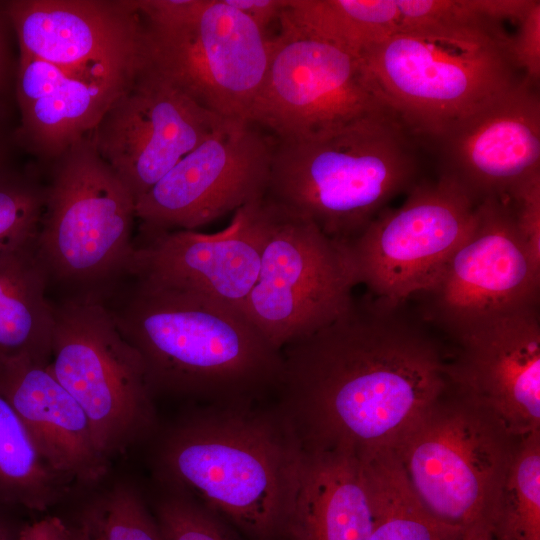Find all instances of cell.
Returning <instances> with one entry per match:
<instances>
[{
    "mask_svg": "<svg viewBox=\"0 0 540 540\" xmlns=\"http://www.w3.org/2000/svg\"><path fill=\"white\" fill-rule=\"evenodd\" d=\"M18 540H72L71 528L56 516L24 523Z\"/></svg>",
    "mask_w": 540,
    "mask_h": 540,
    "instance_id": "cell-33",
    "label": "cell"
},
{
    "mask_svg": "<svg viewBox=\"0 0 540 540\" xmlns=\"http://www.w3.org/2000/svg\"><path fill=\"white\" fill-rule=\"evenodd\" d=\"M92 134L54 161L36 240L49 273L81 282L127 269L134 249L136 202L98 154Z\"/></svg>",
    "mask_w": 540,
    "mask_h": 540,
    "instance_id": "cell-11",
    "label": "cell"
},
{
    "mask_svg": "<svg viewBox=\"0 0 540 540\" xmlns=\"http://www.w3.org/2000/svg\"><path fill=\"white\" fill-rule=\"evenodd\" d=\"M520 437L450 382L390 448L424 508L464 531L489 524Z\"/></svg>",
    "mask_w": 540,
    "mask_h": 540,
    "instance_id": "cell-6",
    "label": "cell"
},
{
    "mask_svg": "<svg viewBox=\"0 0 540 540\" xmlns=\"http://www.w3.org/2000/svg\"><path fill=\"white\" fill-rule=\"evenodd\" d=\"M155 518L165 540H245L223 519L173 491L158 502Z\"/></svg>",
    "mask_w": 540,
    "mask_h": 540,
    "instance_id": "cell-29",
    "label": "cell"
},
{
    "mask_svg": "<svg viewBox=\"0 0 540 540\" xmlns=\"http://www.w3.org/2000/svg\"><path fill=\"white\" fill-rule=\"evenodd\" d=\"M19 52L65 71L133 79L144 66L137 0H10Z\"/></svg>",
    "mask_w": 540,
    "mask_h": 540,
    "instance_id": "cell-16",
    "label": "cell"
},
{
    "mask_svg": "<svg viewBox=\"0 0 540 540\" xmlns=\"http://www.w3.org/2000/svg\"><path fill=\"white\" fill-rule=\"evenodd\" d=\"M305 448L288 414L262 401L205 404L180 419L157 453L170 491L250 540H282Z\"/></svg>",
    "mask_w": 540,
    "mask_h": 540,
    "instance_id": "cell-2",
    "label": "cell"
},
{
    "mask_svg": "<svg viewBox=\"0 0 540 540\" xmlns=\"http://www.w3.org/2000/svg\"><path fill=\"white\" fill-rule=\"evenodd\" d=\"M0 394L57 474L81 483L106 474L109 459L99 450L85 412L47 364L25 357L0 361Z\"/></svg>",
    "mask_w": 540,
    "mask_h": 540,
    "instance_id": "cell-21",
    "label": "cell"
},
{
    "mask_svg": "<svg viewBox=\"0 0 540 540\" xmlns=\"http://www.w3.org/2000/svg\"><path fill=\"white\" fill-rule=\"evenodd\" d=\"M448 376L516 436L540 429L538 306L493 318L453 341Z\"/></svg>",
    "mask_w": 540,
    "mask_h": 540,
    "instance_id": "cell-19",
    "label": "cell"
},
{
    "mask_svg": "<svg viewBox=\"0 0 540 540\" xmlns=\"http://www.w3.org/2000/svg\"><path fill=\"white\" fill-rule=\"evenodd\" d=\"M419 145L392 111L322 137L275 141L265 197L348 243L419 180Z\"/></svg>",
    "mask_w": 540,
    "mask_h": 540,
    "instance_id": "cell-5",
    "label": "cell"
},
{
    "mask_svg": "<svg viewBox=\"0 0 540 540\" xmlns=\"http://www.w3.org/2000/svg\"><path fill=\"white\" fill-rule=\"evenodd\" d=\"M144 67L201 107L246 120L267 72L271 38L225 0H137Z\"/></svg>",
    "mask_w": 540,
    "mask_h": 540,
    "instance_id": "cell-7",
    "label": "cell"
},
{
    "mask_svg": "<svg viewBox=\"0 0 540 540\" xmlns=\"http://www.w3.org/2000/svg\"><path fill=\"white\" fill-rule=\"evenodd\" d=\"M0 95V172L11 167L10 159L12 148L16 144L15 130L10 122L7 105Z\"/></svg>",
    "mask_w": 540,
    "mask_h": 540,
    "instance_id": "cell-34",
    "label": "cell"
},
{
    "mask_svg": "<svg viewBox=\"0 0 540 540\" xmlns=\"http://www.w3.org/2000/svg\"><path fill=\"white\" fill-rule=\"evenodd\" d=\"M68 483L47 464L0 394V504L42 512L60 499Z\"/></svg>",
    "mask_w": 540,
    "mask_h": 540,
    "instance_id": "cell-25",
    "label": "cell"
},
{
    "mask_svg": "<svg viewBox=\"0 0 540 540\" xmlns=\"http://www.w3.org/2000/svg\"><path fill=\"white\" fill-rule=\"evenodd\" d=\"M246 120L225 119L135 204L151 230H195L265 196L275 140Z\"/></svg>",
    "mask_w": 540,
    "mask_h": 540,
    "instance_id": "cell-14",
    "label": "cell"
},
{
    "mask_svg": "<svg viewBox=\"0 0 540 540\" xmlns=\"http://www.w3.org/2000/svg\"><path fill=\"white\" fill-rule=\"evenodd\" d=\"M539 288L540 257L508 197H489L477 204L470 232L432 282L410 299L428 325L454 341L493 318L538 306Z\"/></svg>",
    "mask_w": 540,
    "mask_h": 540,
    "instance_id": "cell-12",
    "label": "cell"
},
{
    "mask_svg": "<svg viewBox=\"0 0 540 540\" xmlns=\"http://www.w3.org/2000/svg\"><path fill=\"white\" fill-rule=\"evenodd\" d=\"M79 525L91 540H165L141 496L125 485L104 494L84 513Z\"/></svg>",
    "mask_w": 540,
    "mask_h": 540,
    "instance_id": "cell-27",
    "label": "cell"
},
{
    "mask_svg": "<svg viewBox=\"0 0 540 540\" xmlns=\"http://www.w3.org/2000/svg\"><path fill=\"white\" fill-rule=\"evenodd\" d=\"M46 187L12 166L0 172V240L38 236Z\"/></svg>",
    "mask_w": 540,
    "mask_h": 540,
    "instance_id": "cell-28",
    "label": "cell"
},
{
    "mask_svg": "<svg viewBox=\"0 0 540 540\" xmlns=\"http://www.w3.org/2000/svg\"><path fill=\"white\" fill-rule=\"evenodd\" d=\"M281 352L278 404L305 449L390 447L450 383L432 327L408 301L368 292Z\"/></svg>",
    "mask_w": 540,
    "mask_h": 540,
    "instance_id": "cell-1",
    "label": "cell"
},
{
    "mask_svg": "<svg viewBox=\"0 0 540 540\" xmlns=\"http://www.w3.org/2000/svg\"><path fill=\"white\" fill-rule=\"evenodd\" d=\"M133 79H101L77 75L19 53L15 94L20 123L18 146L55 161L91 135Z\"/></svg>",
    "mask_w": 540,
    "mask_h": 540,
    "instance_id": "cell-20",
    "label": "cell"
},
{
    "mask_svg": "<svg viewBox=\"0 0 540 540\" xmlns=\"http://www.w3.org/2000/svg\"><path fill=\"white\" fill-rule=\"evenodd\" d=\"M502 21L485 15L392 35L360 52L388 107L430 145L524 77Z\"/></svg>",
    "mask_w": 540,
    "mask_h": 540,
    "instance_id": "cell-4",
    "label": "cell"
},
{
    "mask_svg": "<svg viewBox=\"0 0 540 540\" xmlns=\"http://www.w3.org/2000/svg\"><path fill=\"white\" fill-rule=\"evenodd\" d=\"M9 23L4 1H0V95L3 96L10 76V58L6 40V26Z\"/></svg>",
    "mask_w": 540,
    "mask_h": 540,
    "instance_id": "cell-35",
    "label": "cell"
},
{
    "mask_svg": "<svg viewBox=\"0 0 540 540\" xmlns=\"http://www.w3.org/2000/svg\"><path fill=\"white\" fill-rule=\"evenodd\" d=\"M518 29L511 36L510 47L514 61L524 80L538 86L540 78V1L530 0L516 20Z\"/></svg>",
    "mask_w": 540,
    "mask_h": 540,
    "instance_id": "cell-30",
    "label": "cell"
},
{
    "mask_svg": "<svg viewBox=\"0 0 540 540\" xmlns=\"http://www.w3.org/2000/svg\"><path fill=\"white\" fill-rule=\"evenodd\" d=\"M371 501L368 540H461L421 504L390 447L359 454Z\"/></svg>",
    "mask_w": 540,
    "mask_h": 540,
    "instance_id": "cell-24",
    "label": "cell"
},
{
    "mask_svg": "<svg viewBox=\"0 0 540 540\" xmlns=\"http://www.w3.org/2000/svg\"><path fill=\"white\" fill-rule=\"evenodd\" d=\"M488 525L492 540H540V429L520 437Z\"/></svg>",
    "mask_w": 540,
    "mask_h": 540,
    "instance_id": "cell-26",
    "label": "cell"
},
{
    "mask_svg": "<svg viewBox=\"0 0 540 540\" xmlns=\"http://www.w3.org/2000/svg\"><path fill=\"white\" fill-rule=\"evenodd\" d=\"M439 175L476 204L505 197L540 173V96L524 78L499 99L428 145Z\"/></svg>",
    "mask_w": 540,
    "mask_h": 540,
    "instance_id": "cell-18",
    "label": "cell"
},
{
    "mask_svg": "<svg viewBox=\"0 0 540 540\" xmlns=\"http://www.w3.org/2000/svg\"><path fill=\"white\" fill-rule=\"evenodd\" d=\"M369 489L359 454L347 447L305 449L282 540H368Z\"/></svg>",
    "mask_w": 540,
    "mask_h": 540,
    "instance_id": "cell-22",
    "label": "cell"
},
{
    "mask_svg": "<svg viewBox=\"0 0 540 540\" xmlns=\"http://www.w3.org/2000/svg\"><path fill=\"white\" fill-rule=\"evenodd\" d=\"M476 207L446 177L418 180L400 207H386L346 243L358 284L374 297L409 301L432 282L470 232Z\"/></svg>",
    "mask_w": 540,
    "mask_h": 540,
    "instance_id": "cell-13",
    "label": "cell"
},
{
    "mask_svg": "<svg viewBox=\"0 0 540 540\" xmlns=\"http://www.w3.org/2000/svg\"><path fill=\"white\" fill-rule=\"evenodd\" d=\"M48 369L85 412L109 459L146 436L156 413L140 353L91 297L53 307Z\"/></svg>",
    "mask_w": 540,
    "mask_h": 540,
    "instance_id": "cell-10",
    "label": "cell"
},
{
    "mask_svg": "<svg viewBox=\"0 0 540 540\" xmlns=\"http://www.w3.org/2000/svg\"><path fill=\"white\" fill-rule=\"evenodd\" d=\"M278 20L280 32L271 38L265 79L247 121L275 141H300L392 111L360 54L282 13Z\"/></svg>",
    "mask_w": 540,
    "mask_h": 540,
    "instance_id": "cell-9",
    "label": "cell"
},
{
    "mask_svg": "<svg viewBox=\"0 0 540 540\" xmlns=\"http://www.w3.org/2000/svg\"><path fill=\"white\" fill-rule=\"evenodd\" d=\"M249 17L263 32L273 20H278L287 0H225Z\"/></svg>",
    "mask_w": 540,
    "mask_h": 540,
    "instance_id": "cell-32",
    "label": "cell"
},
{
    "mask_svg": "<svg viewBox=\"0 0 540 540\" xmlns=\"http://www.w3.org/2000/svg\"><path fill=\"white\" fill-rule=\"evenodd\" d=\"M72 540H91L86 531L81 526L71 528Z\"/></svg>",
    "mask_w": 540,
    "mask_h": 540,
    "instance_id": "cell-38",
    "label": "cell"
},
{
    "mask_svg": "<svg viewBox=\"0 0 540 540\" xmlns=\"http://www.w3.org/2000/svg\"><path fill=\"white\" fill-rule=\"evenodd\" d=\"M36 240L0 258V361L25 357L48 364L50 359L54 317L45 298L49 271Z\"/></svg>",
    "mask_w": 540,
    "mask_h": 540,
    "instance_id": "cell-23",
    "label": "cell"
},
{
    "mask_svg": "<svg viewBox=\"0 0 540 540\" xmlns=\"http://www.w3.org/2000/svg\"><path fill=\"white\" fill-rule=\"evenodd\" d=\"M260 199L236 210L231 223L213 234L143 228L147 240L134 246L127 270L139 282L243 310L260 265Z\"/></svg>",
    "mask_w": 540,
    "mask_h": 540,
    "instance_id": "cell-17",
    "label": "cell"
},
{
    "mask_svg": "<svg viewBox=\"0 0 540 540\" xmlns=\"http://www.w3.org/2000/svg\"><path fill=\"white\" fill-rule=\"evenodd\" d=\"M261 248L243 311L278 350L327 326L353 302L358 285L346 243L260 199Z\"/></svg>",
    "mask_w": 540,
    "mask_h": 540,
    "instance_id": "cell-8",
    "label": "cell"
},
{
    "mask_svg": "<svg viewBox=\"0 0 540 540\" xmlns=\"http://www.w3.org/2000/svg\"><path fill=\"white\" fill-rule=\"evenodd\" d=\"M113 316L140 353L153 395L205 404L253 402L279 387L282 352L241 309L139 282Z\"/></svg>",
    "mask_w": 540,
    "mask_h": 540,
    "instance_id": "cell-3",
    "label": "cell"
},
{
    "mask_svg": "<svg viewBox=\"0 0 540 540\" xmlns=\"http://www.w3.org/2000/svg\"><path fill=\"white\" fill-rule=\"evenodd\" d=\"M461 540H492L487 522L464 530Z\"/></svg>",
    "mask_w": 540,
    "mask_h": 540,
    "instance_id": "cell-37",
    "label": "cell"
},
{
    "mask_svg": "<svg viewBox=\"0 0 540 540\" xmlns=\"http://www.w3.org/2000/svg\"><path fill=\"white\" fill-rule=\"evenodd\" d=\"M225 119L143 66L92 135L100 157L137 202Z\"/></svg>",
    "mask_w": 540,
    "mask_h": 540,
    "instance_id": "cell-15",
    "label": "cell"
},
{
    "mask_svg": "<svg viewBox=\"0 0 540 540\" xmlns=\"http://www.w3.org/2000/svg\"><path fill=\"white\" fill-rule=\"evenodd\" d=\"M507 197L523 237L540 257V173L516 187Z\"/></svg>",
    "mask_w": 540,
    "mask_h": 540,
    "instance_id": "cell-31",
    "label": "cell"
},
{
    "mask_svg": "<svg viewBox=\"0 0 540 540\" xmlns=\"http://www.w3.org/2000/svg\"><path fill=\"white\" fill-rule=\"evenodd\" d=\"M18 509L0 504V540H18L23 524L15 516Z\"/></svg>",
    "mask_w": 540,
    "mask_h": 540,
    "instance_id": "cell-36",
    "label": "cell"
}]
</instances>
